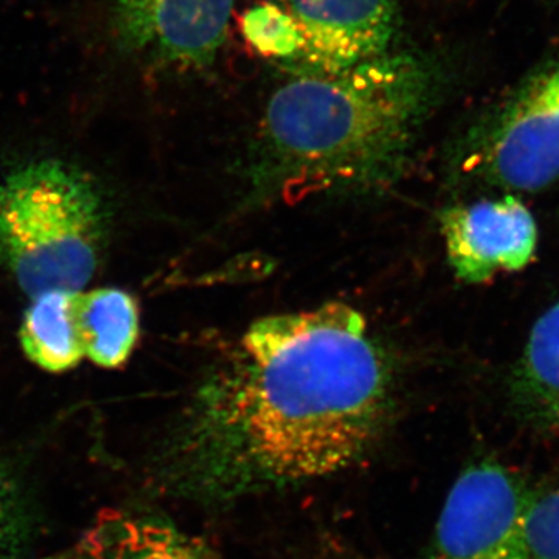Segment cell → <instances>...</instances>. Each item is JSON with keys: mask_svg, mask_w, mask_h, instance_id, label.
Instances as JSON below:
<instances>
[{"mask_svg": "<svg viewBox=\"0 0 559 559\" xmlns=\"http://www.w3.org/2000/svg\"><path fill=\"white\" fill-rule=\"evenodd\" d=\"M393 392L388 349L355 308L259 319L150 455V487L215 507L325 479L380 440Z\"/></svg>", "mask_w": 559, "mask_h": 559, "instance_id": "obj_1", "label": "cell"}, {"mask_svg": "<svg viewBox=\"0 0 559 559\" xmlns=\"http://www.w3.org/2000/svg\"><path fill=\"white\" fill-rule=\"evenodd\" d=\"M69 559H221L202 539L159 513L139 507L98 511Z\"/></svg>", "mask_w": 559, "mask_h": 559, "instance_id": "obj_9", "label": "cell"}, {"mask_svg": "<svg viewBox=\"0 0 559 559\" xmlns=\"http://www.w3.org/2000/svg\"><path fill=\"white\" fill-rule=\"evenodd\" d=\"M454 175L500 193H539L559 182V57L525 75L460 139Z\"/></svg>", "mask_w": 559, "mask_h": 559, "instance_id": "obj_4", "label": "cell"}, {"mask_svg": "<svg viewBox=\"0 0 559 559\" xmlns=\"http://www.w3.org/2000/svg\"><path fill=\"white\" fill-rule=\"evenodd\" d=\"M525 530L533 559H559V485L532 495Z\"/></svg>", "mask_w": 559, "mask_h": 559, "instance_id": "obj_15", "label": "cell"}, {"mask_svg": "<svg viewBox=\"0 0 559 559\" xmlns=\"http://www.w3.org/2000/svg\"><path fill=\"white\" fill-rule=\"evenodd\" d=\"M532 495L502 463H471L444 500L429 559H533L525 530Z\"/></svg>", "mask_w": 559, "mask_h": 559, "instance_id": "obj_5", "label": "cell"}, {"mask_svg": "<svg viewBox=\"0 0 559 559\" xmlns=\"http://www.w3.org/2000/svg\"><path fill=\"white\" fill-rule=\"evenodd\" d=\"M285 11L299 33L300 50L286 69L326 75L390 50L399 13L393 0H267Z\"/></svg>", "mask_w": 559, "mask_h": 559, "instance_id": "obj_7", "label": "cell"}, {"mask_svg": "<svg viewBox=\"0 0 559 559\" xmlns=\"http://www.w3.org/2000/svg\"><path fill=\"white\" fill-rule=\"evenodd\" d=\"M105 210L92 180L43 160L0 179V266L28 297L83 290L105 242Z\"/></svg>", "mask_w": 559, "mask_h": 559, "instance_id": "obj_3", "label": "cell"}, {"mask_svg": "<svg viewBox=\"0 0 559 559\" xmlns=\"http://www.w3.org/2000/svg\"><path fill=\"white\" fill-rule=\"evenodd\" d=\"M440 229L452 271L469 285L525 270L538 250V224L516 194L452 205L441 212Z\"/></svg>", "mask_w": 559, "mask_h": 559, "instance_id": "obj_8", "label": "cell"}, {"mask_svg": "<svg viewBox=\"0 0 559 559\" xmlns=\"http://www.w3.org/2000/svg\"><path fill=\"white\" fill-rule=\"evenodd\" d=\"M242 32L264 57L289 64L299 55L300 38L288 14L271 2L261 3L242 17Z\"/></svg>", "mask_w": 559, "mask_h": 559, "instance_id": "obj_14", "label": "cell"}, {"mask_svg": "<svg viewBox=\"0 0 559 559\" xmlns=\"http://www.w3.org/2000/svg\"><path fill=\"white\" fill-rule=\"evenodd\" d=\"M39 524L38 502L27 479L0 455V559H28Z\"/></svg>", "mask_w": 559, "mask_h": 559, "instance_id": "obj_13", "label": "cell"}, {"mask_svg": "<svg viewBox=\"0 0 559 559\" xmlns=\"http://www.w3.org/2000/svg\"><path fill=\"white\" fill-rule=\"evenodd\" d=\"M510 393L525 421L559 433V296L533 323L511 371Z\"/></svg>", "mask_w": 559, "mask_h": 559, "instance_id": "obj_10", "label": "cell"}, {"mask_svg": "<svg viewBox=\"0 0 559 559\" xmlns=\"http://www.w3.org/2000/svg\"><path fill=\"white\" fill-rule=\"evenodd\" d=\"M81 290H47L32 297L20 330L21 347L47 373H66L84 359L79 322Z\"/></svg>", "mask_w": 559, "mask_h": 559, "instance_id": "obj_11", "label": "cell"}, {"mask_svg": "<svg viewBox=\"0 0 559 559\" xmlns=\"http://www.w3.org/2000/svg\"><path fill=\"white\" fill-rule=\"evenodd\" d=\"M79 322L84 358L102 369H120L131 358L140 334L138 301L120 288L80 293Z\"/></svg>", "mask_w": 559, "mask_h": 559, "instance_id": "obj_12", "label": "cell"}, {"mask_svg": "<svg viewBox=\"0 0 559 559\" xmlns=\"http://www.w3.org/2000/svg\"><path fill=\"white\" fill-rule=\"evenodd\" d=\"M444 73L423 55L385 51L326 75H294L267 100L249 162L250 200L395 182L441 100Z\"/></svg>", "mask_w": 559, "mask_h": 559, "instance_id": "obj_2", "label": "cell"}, {"mask_svg": "<svg viewBox=\"0 0 559 559\" xmlns=\"http://www.w3.org/2000/svg\"><path fill=\"white\" fill-rule=\"evenodd\" d=\"M235 0H117L121 49L162 68L204 70L226 43Z\"/></svg>", "mask_w": 559, "mask_h": 559, "instance_id": "obj_6", "label": "cell"}]
</instances>
